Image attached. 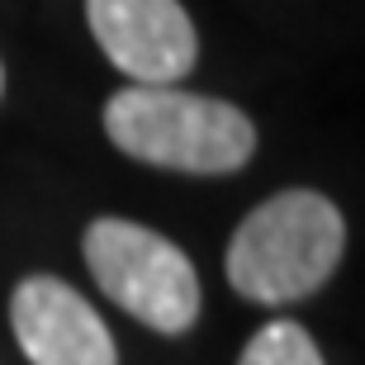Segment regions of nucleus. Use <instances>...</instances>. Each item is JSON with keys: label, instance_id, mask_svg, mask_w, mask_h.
I'll return each mask as SVG.
<instances>
[{"label": "nucleus", "instance_id": "obj_1", "mask_svg": "<svg viewBox=\"0 0 365 365\" xmlns=\"http://www.w3.org/2000/svg\"><path fill=\"white\" fill-rule=\"evenodd\" d=\"M346 252V218L318 190H280L237 223L223 257L228 284L252 304H294L323 289Z\"/></svg>", "mask_w": 365, "mask_h": 365}, {"label": "nucleus", "instance_id": "obj_2", "mask_svg": "<svg viewBox=\"0 0 365 365\" xmlns=\"http://www.w3.org/2000/svg\"><path fill=\"white\" fill-rule=\"evenodd\" d=\"M105 133L133 162L185 176H223L257 152V128L237 105L176 86H128L109 95Z\"/></svg>", "mask_w": 365, "mask_h": 365}, {"label": "nucleus", "instance_id": "obj_3", "mask_svg": "<svg viewBox=\"0 0 365 365\" xmlns=\"http://www.w3.org/2000/svg\"><path fill=\"white\" fill-rule=\"evenodd\" d=\"M86 266L95 284L152 332L176 337L200 318V275L190 257L143 223L95 218L86 228Z\"/></svg>", "mask_w": 365, "mask_h": 365}, {"label": "nucleus", "instance_id": "obj_4", "mask_svg": "<svg viewBox=\"0 0 365 365\" xmlns=\"http://www.w3.org/2000/svg\"><path fill=\"white\" fill-rule=\"evenodd\" d=\"M86 19L133 86H176L200 62V34L180 0H86Z\"/></svg>", "mask_w": 365, "mask_h": 365}, {"label": "nucleus", "instance_id": "obj_5", "mask_svg": "<svg viewBox=\"0 0 365 365\" xmlns=\"http://www.w3.org/2000/svg\"><path fill=\"white\" fill-rule=\"evenodd\" d=\"M14 341L34 365H119L100 313L57 275H29L10 299Z\"/></svg>", "mask_w": 365, "mask_h": 365}, {"label": "nucleus", "instance_id": "obj_6", "mask_svg": "<svg viewBox=\"0 0 365 365\" xmlns=\"http://www.w3.org/2000/svg\"><path fill=\"white\" fill-rule=\"evenodd\" d=\"M237 365H323V351L299 323L280 318V323H266L257 337L247 341Z\"/></svg>", "mask_w": 365, "mask_h": 365}, {"label": "nucleus", "instance_id": "obj_7", "mask_svg": "<svg viewBox=\"0 0 365 365\" xmlns=\"http://www.w3.org/2000/svg\"><path fill=\"white\" fill-rule=\"evenodd\" d=\"M0 91H5V67H0Z\"/></svg>", "mask_w": 365, "mask_h": 365}]
</instances>
